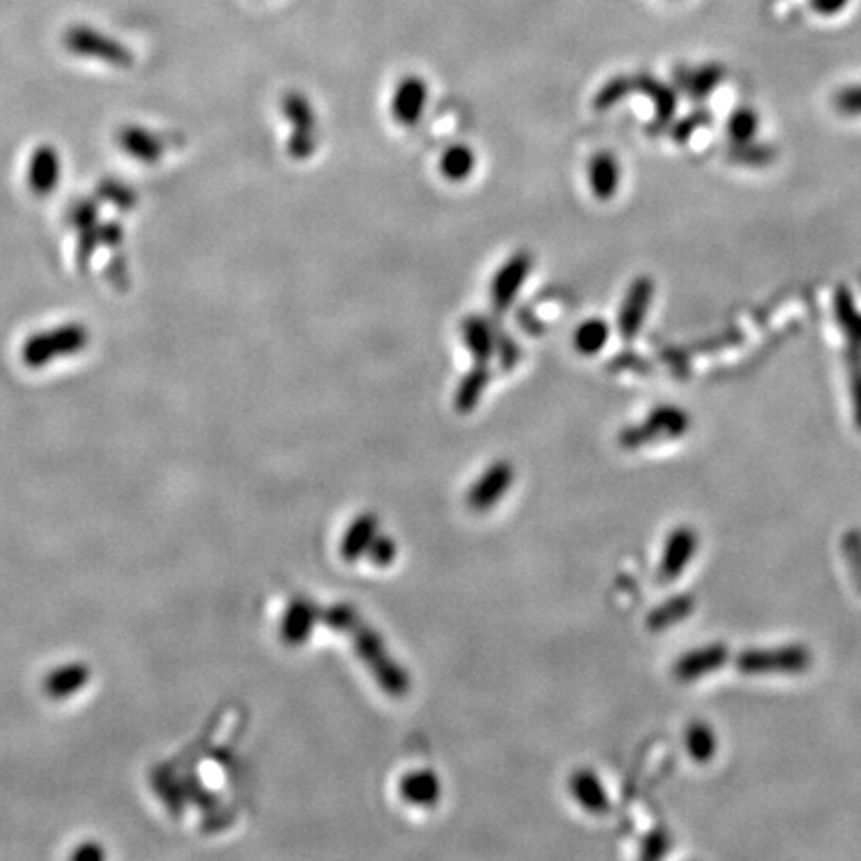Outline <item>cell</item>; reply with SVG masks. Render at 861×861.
I'll return each mask as SVG.
<instances>
[{"instance_id": "cell-1", "label": "cell", "mask_w": 861, "mask_h": 861, "mask_svg": "<svg viewBox=\"0 0 861 861\" xmlns=\"http://www.w3.org/2000/svg\"><path fill=\"white\" fill-rule=\"evenodd\" d=\"M321 620L329 628L351 636L357 658L365 664L381 690L393 698H401L409 692L407 672L389 656L383 638L359 618L355 608L349 604H333L331 608L321 610Z\"/></svg>"}, {"instance_id": "cell-2", "label": "cell", "mask_w": 861, "mask_h": 861, "mask_svg": "<svg viewBox=\"0 0 861 861\" xmlns=\"http://www.w3.org/2000/svg\"><path fill=\"white\" fill-rule=\"evenodd\" d=\"M812 652L802 644H788L776 648H754L746 650L736 658V666L742 674L764 676V674H802L812 666Z\"/></svg>"}, {"instance_id": "cell-3", "label": "cell", "mask_w": 861, "mask_h": 861, "mask_svg": "<svg viewBox=\"0 0 861 861\" xmlns=\"http://www.w3.org/2000/svg\"><path fill=\"white\" fill-rule=\"evenodd\" d=\"M688 429V415L676 407L654 409L644 423L628 427L620 433V445L624 449H636L652 441L676 439Z\"/></svg>"}, {"instance_id": "cell-4", "label": "cell", "mask_w": 861, "mask_h": 861, "mask_svg": "<svg viewBox=\"0 0 861 861\" xmlns=\"http://www.w3.org/2000/svg\"><path fill=\"white\" fill-rule=\"evenodd\" d=\"M284 114L293 132L287 142V152L295 160H307L317 148V120L311 102L301 92H287Z\"/></svg>"}, {"instance_id": "cell-5", "label": "cell", "mask_w": 861, "mask_h": 861, "mask_svg": "<svg viewBox=\"0 0 861 861\" xmlns=\"http://www.w3.org/2000/svg\"><path fill=\"white\" fill-rule=\"evenodd\" d=\"M533 270V254L527 250L515 252L495 274L491 282V305L497 313H505L515 303L523 284Z\"/></svg>"}, {"instance_id": "cell-6", "label": "cell", "mask_w": 861, "mask_h": 861, "mask_svg": "<svg viewBox=\"0 0 861 861\" xmlns=\"http://www.w3.org/2000/svg\"><path fill=\"white\" fill-rule=\"evenodd\" d=\"M515 483V467L509 461H497L483 471L467 493V505L477 513H487L503 501Z\"/></svg>"}, {"instance_id": "cell-7", "label": "cell", "mask_w": 861, "mask_h": 861, "mask_svg": "<svg viewBox=\"0 0 861 861\" xmlns=\"http://www.w3.org/2000/svg\"><path fill=\"white\" fill-rule=\"evenodd\" d=\"M698 549V535L690 527H678L666 539L662 561L658 567L660 582H674L682 571L690 565L694 553Z\"/></svg>"}, {"instance_id": "cell-8", "label": "cell", "mask_w": 861, "mask_h": 861, "mask_svg": "<svg viewBox=\"0 0 861 861\" xmlns=\"http://www.w3.org/2000/svg\"><path fill=\"white\" fill-rule=\"evenodd\" d=\"M427 106V84L421 76H405L393 90L391 114L401 126H415Z\"/></svg>"}, {"instance_id": "cell-9", "label": "cell", "mask_w": 861, "mask_h": 861, "mask_svg": "<svg viewBox=\"0 0 861 861\" xmlns=\"http://www.w3.org/2000/svg\"><path fill=\"white\" fill-rule=\"evenodd\" d=\"M321 620V610L309 598H295L280 622V634L287 646H301L309 640L313 628Z\"/></svg>"}, {"instance_id": "cell-10", "label": "cell", "mask_w": 861, "mask_h": 861, "mask_svg": "<svg viewBox=\"0 0 861 861\" xmlns=\"http://www.w3.org/2000/svg\"><path fill=\"white\" fill-rule=\"evenodd\" d=\"M728 648L724 644H710L704 648H696L684 656H680L674 664V678L680 682H692L704 678L718 668H722L728 660Z\"/></svg>"}, {"instance_id": "cell-11", "label": "cell", "mask_w": 861, "mask_h": 861, "mask_svg": "<svg viewBox=\"0 0 861 861\" xmlns=\"http://www.w3.org/2000/svg\"><path fill=\"white\" fill-rule=\"evenodd\" d=\"M650 299H652V282L648 278L634 280L618 313V329L626 341L638 335L644 323Z\"/></svg>"}, {"instance_id": "cell-12", "label": "cell", "mask_w": 861, "mask_h": 861, "mask_svg": "<svg viewBox=\"0 0 861 861\" xmlns=\"http://www.w3.org/2000/svg\"><path fill=\"white\" fill-rule=\"evenodd\" d=\"M497 331L487 317L469 315L461 323V337L475 363H489L497 351Z\"/></svg>"}, {"instance_id": "cell-13", "label": "cell", "mask_w": 861, "mask_h": 861, "mask_svg": "<svg viewBox=\"0 0 861 861\" xmlns=\"http://www.w3.org/2000/svg\"><path fill=\"white\" fill-rule=\"evenodd\" d=\"M377 527H379V521H377V515H373V513L359 515L347 527V531L341 539V549H339L345 563H357L359 559H363L367 555L371 543L379 535Z\"/></svg>"}, {"instance_id": "cell-14", "label": "cell", "mask_w": 861, "mask_h": 861, "mask_svg": "<svg viewBox=\"0 0 861 861\" xmlns=\"http://www.w3.org/2000/svg\"><path fill=\"white\" fill-rule=\"evenodd\" d=\"M401 798L417 808H431L441 798V782L433 770H413L403 776Z\"/></svg>"}, {"instance_id": "cell-15", "label": "cell", "mask_w": 861, "mask_h": 861, "mask_svg": "<svg viewBox=\"0 0 861 861\" xmlns=\"http://www.w3.org/2000/svg\"><path fill=\"white\" fill-rule=\"evenodd\" d=\"M588 184L598 200L614 198L620 184V166L614 154L598 152L588 162Z\"/></svg>"}, {"instance_id": "cell-16", "label": "cell", "mask_w": 861, "mask_h": 861, "mask_svg": "<svg viewBox=\"0 0 861 861\" xmlns=\"http://www.w3.org/2000/svg\"><path fill=\"white\" fill-rule=\"evenodd\" d=\"M571 794L574 800L586 810L596 816H602L608 812V794L600 782V778L592 770H578L571 778Z\"/></svg>"}, {"instance_id": "cell-17", "label": "cell", "mask_w": 861, "mask_h": 861, "mask_svg": "<svg viewBox=\"0 0 861 861\" xmlns=\"http://www.w3.org/2000/svg\"><path fill=\"white\" fill-rule=\"evenodd\" d=\"M491 381L487 363H475V367L461 379L455 391V409L459 413H471L483 399Z\"/></svg>"}, {"instance_id": "cell-18", "label": "cell", "mask_w": 861, "mask_h": 861, "mask_svg": "<svg viewBox=\"0 0 861 861\" xmlns=\"http://www.w3.org/2000/svg\"><path fill=\"white\" fill-rule=\"evenodd\" d=\"M692 610H694V598L690 594L674 596L648 614L646 626L654 632H660V630L688 618L692 614Z\"/></svg>"}, {"instance_id": "cell-19", "label": "cell", "mask_w": 861, "mask_h": 861, "mask_svg": "<svg viewBox=\"0 0 861 861\" xmlns=\"http://www.w3.org/2000/svg\"><path fill=\"white\" fill-rule=\"evenodd\" d=\"M439 170L449 182H463L475 170V152L465 144L447 148L439 160Z\"/></svg>"}, {"instance_id": "cell-20", "label": "cell", "mask_w": 861, "mask_h": 861, "mask_svg": "<svg viewBox=\"0 0 861 861\" xmlns=\"http://www.w3.org/2000/svg\"><path fill=\"white\" fill-rule=\"evenodd\" d=\"M722 68L718 64H706L700 68H680L676 72V80L678 84L690 92L694 98H700L704 94H708L716 84H720L722 80Z\"/></svg>"}, {"instance_id": "cell-21", "label": "cell", "mask_w": 861, "mask_h": 861, "mask_svg": "<svg viewBox=\"0 0 861 861\" xmlns=\"http://www.w3.org/2000/svg\"><path fill=\"white\" fill-rule=\"evenodd\" d=\"M606 341L608 325L598 317L580 323L574 331V347L580 355H596L606 345Z\"/></svg>"}, {"instance_id": "cell-22", "label": "cell", "mask_w": 861, "mask_h": 861, "mask_svg": "<svg viewBox=\"0 0 861 861\" xmlns=\"http://www.w3.org/2000/svg\"><path fill=\"white\" fill-rule=\"evenodd\" d=\"M686 748L696 762H708L716 754V736L706 722H692L686 730Z\"/></svg>"}, {"instance_id": "cell-23", "label": "cell", "mask_w": 861, "mask_h": 861, "mask_svg": "<svg viewBox=\"0 0 861 861\" xmlns=\"http://www.w3.org/2000/svg\"><path fill=\"white\" fill-rule=\"evenodd\" d=\"M634 84H636V88L644 90L654 100V104L658 108V118L660 120L672 116V110H674L672 90H668L664 84H660L658 80H654L650 76H638Z\"/></svg>"}, {"instance_id": "cell-24", "label": "cell", "mask_w": 861, "mask_h": 861, "mask_svg": "<svg viewBox=\"0 0 861 861\" xmlns=\"http://www.w3.org/2000/svg\"><path fill=\"white\" fill-rule=\"evenodd\" d=\"M728 132L738 144H746L748 140H752L758 132V116L754 114V110H738L730 118Z\"/></svg>"}, {"instance_id": "cell-25", "label": "cell", "mask_w": 861, "mask_h": 861, "mask_svg": "<svg viewBox=\"0 0 861 861\" xmlns=\"http://www.w3.org/2000/svg\"><path fill=\"white\" fill-rule=\"evenodd\" d=\"M397 553H399L397 543H395L391 537H387V535H377V537H375V541L371 543V547H369V551H367V555H365V557L369 559V563H371V565H375V567H379V569H385V567H389V565H393V563H395Z\"/></svg>"}, {"instance_id": "cell-26", "label": "cell", "mask_w": 861, "mask_h": 861, "mask_svg": "<svg viewBox=\"0 0 861 861\" xmlns=\"http://www.w3.org/2000/svg\"><path fill=\"white\" fill-rule=\"evenodd\" d=\"M630 86H632V82H630V78H614V80H610L608 84H604L602 88H600V92L596 94V98H594V108L596 110H606V108H610L612 104H616L628 90H630Z\"/></svg>"}, {"instance_id": "cell-27", "label": "cell", "mask_w": 861, "mask_h": 861, "mask_svg": "<svg viewBox=\"0 0 861 861\" xmlns=\"http://www.w3.org/2000/svg\"><path fill=\"white\" fill-rule=\"evenodd\" d=\"M495 353L499 355V361H501L505 371L513 369L521 357V349H519L517 341L507 337V333H503V331H497V351Z\"/></svg>"}, {"instance_id": "cell-28", "label": "cell", "mask_w": 861, "mask_h": 861, "mask_svg": "<svg viewBox=\"0 0 861 861\" xmlns=\"http://www.w3.org/2000/svg\"><path fill=\"white\" fill-rule=\"evenodd\" d=\"M836 108L848 116H861V84L838 92Z\"/></svg>"}, {"instance_id": "cell-29", "label": "cell", "mask_w": 861, "mask_h": 861, "mask_svg": "<svg viewBox=\"0 0 861 861\" xmlns=\"http://www.w3.org/2000/svg\"><path fill=\"white\" fill-rule=\"evenodd\" d=\"M848 4H850V0H810V6L822 16H836Z\"/></svg>"}]
</instances>
